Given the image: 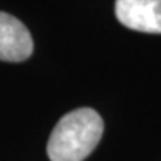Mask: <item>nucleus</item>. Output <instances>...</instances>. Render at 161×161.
I'll return each instance as SVG.
<instances>
[{"label": "nucleus", "instance_id": "nucleus-1", "mask_svg": "<svg viewBox=\"0 0 161 161\" xmlns=\"http://www.w3.org/2000/svg\"><path fill=\"white\" fill-rule=\"evenodd\" d=\"M103 128L102 116L91 108L66 114L54 127L46 145L49 160L84 161L98 145Z\"/></svg>", "mask_w": 161, "mask_h": 161}, {"label": "nucleus", "instance_id": "nucleus-2", "mask_svg": "<svg viewBox=\"0 0 161 161\" xmlns=\"http://www.w3.org/2000/svg\"><path fill=\"white\" fill-rule=\"evenodd\" d=\"M115 15L127 29L161 33V0H116Z\"/></svg>", "mask_w": 161, "mask_h": 161}, {"label": "nucleus", "instance_id": "nucleus-3", "mask_svg": "<svg viewBox=\"0 0 161 161\" xmlns=\"http://www.w3.org/2000/svg\"><path fill=\"white\" fill-rule=\"evenodd\" d=\"M33 39L18 18L0 12V60L21 63L31 55Z\"/></svg>", "mask_w": 161, "mask_h": 161}]
</instances>
